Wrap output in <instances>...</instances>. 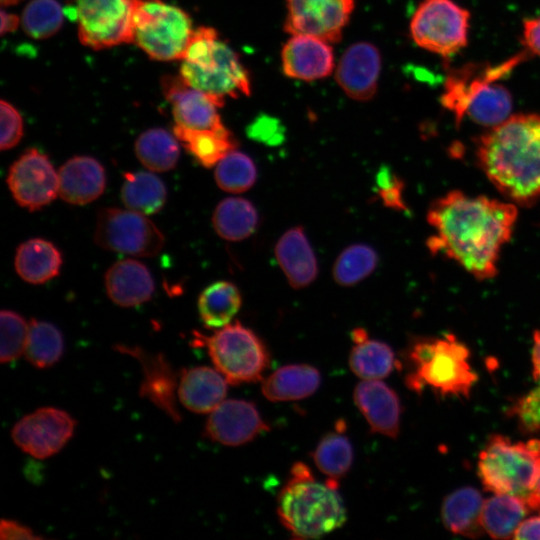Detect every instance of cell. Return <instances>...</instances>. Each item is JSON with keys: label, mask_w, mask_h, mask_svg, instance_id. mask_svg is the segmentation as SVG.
I'll use <instances>...</instances> for the list:
<instances>
[{"label": "cell", "mask_w": 540, "mask_h": 540, "mask_svg": "<svg viewBox=\"0 0 540 540\" xmlns=\"http://www.w3.org/2000/svg\"><path fill=\"white\" fill-rule=\"evenodd\" d=\"M516 220L513 204L453 190L428 209L427 221L435 233L427 246L476 279H490L497 274L501 248L510 240Z\"/></svg>", "instance_id": "1"}, {"label": "cell", "mask_w": 540, "mask_h": 540, "mask_svg": "<svg viewBox=\"0 0 540 540\" xmlns=\"http://www.w3.org/2000/svg\"><path fill=\"white\" fill-rule=\"evenodd\" d=\"M476 158L496 189L521 206L540 199V115L518 114L477 140Z\"/></svg>", "instance_id": "2"}, {"label": "cell", "mask_w": 540, "mask_h": 540, "mask_svg": "<svg viewBox=\"0 0 540 540\" xmlns=\"http://www.w3.org/2000/svg\"><path fill=\"white\" fill-rule=\"evenodd\" d=\"M337 482L317 481L302 462L292 466L290 477L277 498V514L294 538H320L346 522V508Z\"/></svg>", "instance_id": "3"}, {"label": "cell", "mask_w": 540, "mask_h": 540, "mask_svg": "<svg viewBox=\"0 0 540 540\" xmlns=\"http://www.w3.org/2000/svg\"><path fill=\"white\" fill-rule=\"evenodd\" d=\"M404 358L405 383L417 393L430 388L440 397L467 398L478 380L469 348L453 334L416 338Z\"/></svg>", "instance_id": "4"}, {"label": "cell", "mask_w": 540, "mask_h": 540, "mask_svg": "<svg viewBox=\"0 0 540 540\" xmlns=\"http://www.w3.org/2000/svg\"><path fill=\"white\" fill-rule=\"evenodd\" d=\"M523 59V55H517L496 67L470 64L452 70L447 76L442 104L454 114L457 124L465 114L484 126L502 123L511 112L512 97L496 81Z\"/></svg>", "instance_id": "5"}, {"label": "cell", "mask_w": 540, "mask_h": 540, "mask_svg": "<svg viewBox=\"0 0 540 540\" xmlns=\"http://www.w3.org/2000/svg\"><path fill=\"white\" fill-rule=\"evenodd\" d=\"M477 470L486 490L516 496L530 511H540V440L492 435L479 453Z\"/></svg>", "instance_id": "6"}, {"label": "cell", "mask_w": 540, "mask_h": 540, "mask_svg": "<svg viewBox=\"0 0 540 540\" xmlns=\"http://www.w3.org/2000/svg\"><path fill=\"white\" fill-rule=\"evenodd\" d=\"M180 75L192 87L222 100L251 93L247 69L211 27L194 30L182 59Z\"/></svg>", "instance_id": "7"}, {"label": "cell", "mask_w": 540, "mask_h": 540, "mask_svg": "<svg viewBox=\"0 0 540 540\" xmlns=\"http://www.w3.org/2000/svg\"><path fill=\"white\" fill-rule=\"evenodd\" d=\"M133 43L151 59L182 60L194 30L189 15L162 0H135Z\"/></svg>", "instance_id": "8"}, {"label": "cell", "mask_w": 540, "mask_h": 540, "mask_svg": "<svg viewBox=\"0 0 540 540\" xmlns=\"http://www.w3.org/2000/svg\"><path fill=\"white\" fill-rule=\"evenodd\" d=\"M195 341L207 348L214 367L229 384L262 379L270 363L269 352L262 340L239 322L219 328L210 336L196 333Z\"/></svg>", "instance_id": "9"}, {"label": "cell", "mask_w": 540, "mask_h": 540, "mask_svg": "<svg viewBox=\"0 0 540 540\" xmlns=\"http://www.w3.org/2000/svg\"><path fill=\"white\" fill-rule=\"evenodd\" d=\"M135 0H70L65 14L77 22L80 42L92 49L133 43Z\"/></svg>", "instance_id": "10"}, {"label": "cell", "mask_w": 540, "mask_h": 540, "mask_svg": "<svg viewBox=\"0 0 540 540\" xmlns=\"http://www.w3.org/2000/svg\"><path fill=\"white\" fill-rule=\"evenodd\" d=\"M470 13L453 0H423L410 22V34L421 48L450 57L468 42Z\"/></svg>", "instance_id": "11"}, {"label": "cell", "mask_w": 540, "mask_h": 540, "mask_svg": "<svg viewBox=\"0 0 540 540\" xmlns=\"http://www.w3.org/2000/svg\"><path fill=\"white\" fill-rule=\"evenodd\" d=\"M94 239L106 250L138 257L157 255L165 241L162 232L146 215L119 208L99 211Z\"/></svg>", "instance_id": "12"}, {"label": "cell", "mask_w": 540, "mask_h": 540, "mask_svg": "<svg viewBox=\"0 0 540 540\" xmlns=\"http://www.w3.org/2000/svg\"><path fill=\"white\" fill-rule=\"evenodd\" d=\"M76 420L56 407H41L22 417L12 428L14 443L37 459L58 453L72 438Z\"/></svg>", "instance_id": "13"}, {"label": "cell", "mask_w": 540, "mask_h": 540, "mask_svg": "<svg viewBox=\"0 0 540 540\" xmlns=\"http://www.w3.org/2000/svg\"><path fill=\"white\" fill-rule=\"evenodd\" d=\"M7 183L17 204L31 211L48 205L58 195V172L47 155L35 148L11 165Z\"/></svg>", "instance_id": "14"}, {"label": "cell", "mask_w": 540, "mask_h": 540, "mask_svg": "<svg viewBox=\"0 0 540 540\" xmlns=\"http://www.w3.org/2000/svg\"><path fill=\"white\" fill-rule=\"evenodd\" d=\"M287 33L307 34L338 42L354 9V0H286Z\"/></svg>", "instance_id": "15"}, {"label": "cell", "mask_w": 540, "mask_h": 540, "mask_svg": "<svg viewBox=\"0 0 540 540\" xmlns=\"http://www.w3.org/2000/svg\"><path fill=\"white\" fill-rule=\"evenodd\" d=\"M164 97L172 106L175 125L188 129H214L222 126L218 108L224 101L189 85L181 75L161 78Z\"/></svg>", "instance_id": "16"}, {"label": "cell", "mask_w": 540, "mask_h": 540, "mask_svg": "<svg viewBox=\"0 0 540 540\" xmlns=\"http://www.w3.org/2000/svg\"><path fill=\"white\" fill-rule=\"evenodd\" d=\"M115 350L135 358L141 366L143 379L139 394L164 412L174 422L181 420L176 406L177 375L162 353H150L137 346L118 344Z\"/></svg>", "instance_id": "17"}, {"label": "cell", "mask_w": 540, "mask_h": 540, "mask_svg": "<svg viewBox=\"0 0 540 540\" xmlns=\"http://www.w3.org/2000/svg\"><path fill=\"white\" fill-rule=\"evenodd\" d=\"M269 429L256 406L246 400H224L205 424V435L225 446H240Z\"/></svg>", "instance_id": "18"}, {"label": "cell", "mask_w": 540, "mask_h": 540, "mask_svg": "<svg viewBox=\"0 0 540 540\" xmlns=\"http://www.w3.org/2000/svg\"><path fill=\"white\" fill-rule=\"evenodd\" d=\"M380 70L381 55L377 47L368 42H358L340 58L335 78L350 98L367 101L377 91Z\"/></svg>", "instance_id": "19"}, {"label": "cell", "mask_w": 540, "mask_h": 540, "mask_svg": "<svg viewBox=\"0 0 540 540\" xmlns=\"http://www.w3.org/2000/svg\"><path fill=\"white\" fill-rule=\"evenodd\" d=\"M283 73L290 78L311 81L328 76L334 68L329 42L307 34H294L281 52Z\"/></svg>", "instance_id": "20"}, {"label": "cell", "mask_w": 540, "mask_h": 540, "mask_svg": "<svg viewBox=\"0 0 540 540\" xmlns=\"http://www.w3.org/2000/svg\"><path fill=\"white\" fill-rule=\"evenodd\" d=\"M353 399L372 432L393 439L398 436L402 409L392 388L380 380H363L356 385Z\"/></svg>", "instance_id": "21"}, {"label": "cell", "mask_w": 540, "mask_h": 540, "mask_svg": "<svg viewBox=\"0 0 540 540\" xmlns=\"http://www.w3.org/2000/svg\"><path fill=\"white\" fill-rule=\"evenodd\" d=\"M58 195L67 203L88 204L101 196L106 174L101 163L90 156H75L58 171Z\"/></svg>", "instance_id": "22"}, {"label": "cell", "mask_w": 540, "mask_h": 540, "mask_svg": "<svg viewBox=\"0 0 540 540\" xmlns=\"http://www.w3.org/2000/svg\"><path fill=\"white\" fill-rule=\"evenodd\" d=\"M227 384L226 378L216 368L191 367L179 374L177 396L189 411L210 413L224 401Z\"/></svg>", "instance_id": "23"}, {"label": "cell", "mask_w": 540, "mask_h": 540, "mask_svg": "<svg viewBox=\"0 0 540 540\" xmlns=\"http://www.w3.org/2000/svg\"><path fill=\"white\" fill-rule=\"evenodd\" d=\"M105 289L112 302L134 307L149 301L155 284L148 268L140 261L125 259L114 263L105 274Z\"/></svg>", "instance_id": "24"}, {"label": "cell", "mask_w": 540, "mask_h": 540, "mask_svg": "<svg viewBox=\"0 0 540 540\" xmlns=\"http://www.w3.org/2000/svg\"><path fill=\"white\" fill-rule=\"evenodd\" d=\"M275 256L293 288H304L316 279L317 259L302 227H293L280 237L275 246Z\"/></svg>", "instance_id": "25"}, {"label": "cell", "mask_w": 540, "mask_h": 540, "mask_svg": "<svg viewBox=\"0 0 540 540\" xmlns=\"http://www.w3.org/2000/svg\"><path fill=\"white\" fill-rule=\"evenodd\" d=\"M481 493L473 487L459 488L444 499L441 506V519L452 533L465 537L478 538L485 532L481 512L483 507Z\"/></svg>", "instance_id": "26"}, {"label": "cell", "mask_w": 540, "mask_h": 540, "mask_svg": "<svg viewBox=\"0 0 540 540\" xmlns=\"http://www.w3.org/2000/svg\"><path fill=\"white\" fill-rule=\"evenodd\" d=\"M319 371L307 364L283 366L262 382L261 390L270 401H292L311 396L319 388Z\"/></svg>", "instance_id": "27"}, {"label": "cell", "mask_w": 540, "mask_h": 540, "mask_svg": "<svg viewBox=\"0 0 540 540\" xmlns=\"http://www.w3.org/2000/svg\"><path fill=\"white\" fill-rule=\"evenodd\" d=\"M61 265L60 251L45 239H29L16 250L15 270L28 283L42 284L53 279L59 274Z\"/></svg>", "instance_id": "28"}, {"label": "cell", "mask_w": 540, "mask_h": 540, "mask_svg": "<svg viewBox=\"0 0 540 540\" xmlns=\"http://www.w3.org/2000/svg\"><path fill=\"white\" fill-rule=\"evenodd\" d=\"M173 133L183 147L206 168L217 165L236 145L231 132L224 125L201 130L174 125Z\"/></svg>", "instance_id": "29"}, {"label": "cell", "mask_w": 540, "mask_h": 540, "mask_svg": "<svg viewBox=\"0 0 540 540\" xmlns=\"http://www.w3.org/2000/svg\"><path fill=\"white\" fill-rule=\"evenodd\" d=\"M529 512L520 498L510 494H495L483 502L482 525L492 538H514L517 528Z\"/></svg>", "instance_id": "30"}, {"label": "cell", "mask_w": 540, "mask_h": 540, "mask_svg": "<svg viewBox=\"0 0 540 540\" xmlns=\"http://www.w3.org/2000/svg\"><path fill=\"white\" fill-rule=\"evenodd\" d=\"M212 223L216 233L228 241H240L251 236L259 223L255 206L247 199L228 197L216 206Z\"/></svg>", "instance_id": "31"}, {"label": "cell", "mask_w": 540, "mask_h": 540, "mask_svg": "<svg viewBox=\"0 0 540 540\" xmlns=\"http://www.w3.org/2000/svg\"><path fill=\"white\" fill-rule=\"evenodd\" d=\"M241 304V293L233 283L215 282L206 287L198 298L200 319L209 329L222 328L231 323Z\"/></svg>", "instance_id": "32"}, {"label": "cell", "mask_w": 540, "mask_h": 540, "mask_svg": "<svg viewBox=\"0 0 540 540\" xmlns=\"http://www.w3.org/2000/svg\"><path fill=\"white\" fill-rule=\"evenodd\" d=\"M167 198L163 181L153 173L126 172L121 188V200L133 211L146 216L159 212Z\"/></svg>", "instance_id": "33"}, {"label": "cell", "mask_w": 540, "mask_h": 540, "mask_svg": "<svg viewBox=\"0 0 540 540\" xmlns=\"http://www.w3.org/2000/svg\"><path fill=\"white\" fill-rule=\"evenodd\" d=\"M396 365L394 352L385 342L369 339L368 335L354 341L349 355V366L362 380L383 379Z\"/></svg>", "instance_id": "34"}, {"label": "cell", "mask_w": 540, "mask_h": 540, "mask_svg": "<svg viewBox=\"0 0 540 540\" xmlns=\"http://www.w3.org/2000/svg\"><path fill=\"white\" fill-rule=\"evenodd\" d=\"M176 139L165 129H148L135 142L136 156L151 171H169L177 165L180 156Z\"/></svg>", "instance_id": "35"}, {"label": "cell", "mask_w": 540, "mask_h": 540, "mask_svg": "<svg viewBox=\"0 0 540 540\" xmlns=\"http://www.w3.org/2000/svg\"><path fill=\"white\" fill-rule=\"evenodd\" d=\"M63 353L61 331L50 322L31 319L24 352L27 361L36 368L45 369L58 363Z\"/></svg>", "instance_id": "36"}, {"label": "cell", "mask_w": 540, "mask_h": 540, "mask_svg": "<svg viewBox=\"0 0 540 540\" xmlns=\"http://www.w3.org/2000/svg\"><path fill=\"white\" fill-rule=\"evenodd\" d=\"M317 468L328 479L338 481L351 469L353 448L348 437L340 432L326 434L312 453Z\"/></svg>", "instance_id": "37"}, {"label": "cell", "mask_w": 540, "mask_h": 540, "mask_svg": "<svg viewBox=\"0 0 540 540\" xmlns=\"http://www.w3.org/2000/svg\"><path fill=\"white\" fill-rule=\"evenodd\" d=\"M378 255L366 244L345 248L333 266V278L341 286H352L368 277L376 268Z\"/></svg>", "instance_id": "38"}, {"label": "cell", "mask_w": 540, "mask_h": 540, "mask_svg": "<svg viewBox=\"0 0 540 540\" xmlns=\"http://www.w3.org/2000/svg\"><path fill=\"white\" fill-rule=\"evenodd\" d=\"M214 176L222 190L241 193L254 185L257 170L254 161L247 154L233 149L217 163Z\"/></svg>", "instance_id": "39"}, {"label": "cell", "mask_w": 540, "mask_h": 540, "mask_svg": "<svg viewBox=\"0 0 540 540\" xmlns=\"http://www.w3.org/2000/svg\"><path fill=\"white\" fill-rule=\"evenodd\" d=\"M24 32L34 39L56 34L63 24V10L56 0H31L23 10Z\"/></svg>", "instance_id": "40"}, {"label": "cell", "mask_w": 540, "mask_h": 540, "mask_svg": "<svg viewBox=\"0 0 540 540\" xmlns=\"http://www.w3.org/2000/svg\"><path fill=\"white\" fill-rule=\"evenodd\" d=\"M0 319V361L5 364L15 361L25 352L29 322H26L20 314L12 310H2Z\"/></svg>", "instance_id": "41"}, {"label": "cell", "mask_w": 540, "mask_h": 540, "mask_svg": "<svg viewBox=\"0 0 540 540\" xmlns=\"http://www.w3.org/2000/svg\"><path fill=\"white\" fill-rule=\"evenodd\" d=\"M520 431L533 434L540 431V388L535 387L518 398L508 410Z\"/></svg>", "instance_id": "42"}, {"label": "cell", "mask_w": 540, "mask_h": 540, "mask_svg": "<svg viewBox=\"0 0 540 540\" xmlns=\"http://www.w3.org/2000/svg\"><path fill=\"white\" fill-rule=\"evenodd\" d=\"M403 181L385 165L376 174V194L386 207L397 211L406 210L403 201Z\"/></svg>", "instance_id": "43"}, {"label": "cell", "mask_w": 540, "mask_h": 540, "mask_svg": "<svg viewBox=\"0 0 540 540\" xmlns=\"http://www.w3.org/2000/svg\"><path fill=\"white\" fill-rule=\"evenodd\" d=\"M1 150L16 146L23 136V120L17 109L5 100L0 102Z\"/></svg>", "instance_id": "44"}, {"label": "cell", "mask_w": 540, "mask_h": 540, "mask_svg": "<svg viewBox=\"0 0 540 540\" xmlns=\"http://www.w3.org/2000/svg\"><path fill=\"white\" fill-rule=\"evenodd\" d=\"M248 135L265 144L277 145L282 142L284 132L277 120L264 116L258 118L250 125Z\"/></svg>", "instance_id": "45"}, {"label": "cell", "mask_w": 540, "mask_h": 540, "mask_svg": "<svg viewBox=\"0 0 540 540\" xmlns=\"http://www.w3.org/2000/svg\"><path fill=\"white\" fill-rule=\"evenodd\" d=\"M0 538L5 539H42L28 526L11 519H2L0 524Z\"/></svg>", "instance_id": "46"}, {"label": "cell", "mask_w": 540, "mask_h": 540, "mask_svg": "<svg viewBox=\"0 0 540 540\" xmlns=\"http://www.w3.org/2000/svg\"><path fill=\"white\" fill-rule=\"evenodd\" d=\"M523 41L530 52L540 56V15L524 21Z\"/></svg>", "instance_id": "47"}, {"label": "cell", "mask_w": 540, "mask_h": 540, "mask_svg": "<svg viewBox=\"0 0 540 540\" xmlns=\"http://www.w3.org/2000/svg\"><path fill=\"white\" fill-rule=\"evenodd\" d=\"M514 539H540V511L537 515L522 521L515 532Z\"/></svg>", "instance_id": "48"}, {"label": "cell", "mask_w": 540, "mask_h": 540, "mask_svg": "<svg viewBox=\"0 0 540 540\" xmlns=\"http://www.w3.org/2000/svg\"><path fill=\"white\" fill-rule=\"evenodd\" d=\"M532 374L536 386L540 388V328L533 335Z\"/></svg>", "instance_id": "49"}, {"label": "cell", "mask_w": 540, "mask_h": 540, "mask_svg": "<svg viewBox=\"0 0 540 540\" xmlns=\"http://www.w3.org/2000/svg\"><path fill=\"white\" fill-rule=\"evenodd\" d=\"M19 24V18L14 15L1 10V34L12 32L17 29Z\"/></svg>", "instance_id": "50"}, {"label": "cell", "mask_w": 540, "mask_h": 540, "mask_svg": "<svg viewBox=\"0 0 540 540\" xmlns=\"http://www.w3.org/2000/svg\"><path fill=\"white\" fill-rule=\"evenodd\" d=\"M20 1L22 0H0V3L3 7H8L19 3Z\"/></svg>", "instance_id": "51"}, {"label": "cell", "mask_w": 540, "mask_h": 540, "mask_svg": "<svg viewBox=\"0 0 540 540\" xmlns=\"http://www.w3.org/2000/svg\"><path fill=\"white\" fill-rule=\"evenodd\" d=\"M537 491H538V493L540 494V480H539V482H538Z\"/></svg>", "instance_id": "52"}]
</instances>
